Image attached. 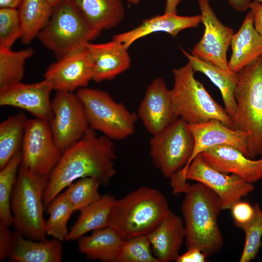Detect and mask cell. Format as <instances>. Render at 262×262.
Instances as JSON below:
<instances>
[{
  "mask_svg": "<svg viewBox=\"0 0 262 262\" xmlns=\"http://www.w3.org/2000/svg\"><path fill=\"white\" fill-rule=\"evenodd\" d=\"M116 153L112 140L98 136L89 128L78 141L63 151L61 158L49 176L44 191L48 205L61 192L78 179L92 177L108 185L115 174Z\"/></svg>",
  "mask_w": 262,
  "mask_h": 262,
  "instance_id": "cell-1",
  "label": "cell"
},
{
  "mask_svg": "<svg viewBox=\"0 0 262 262\" xmlns=\"http://www.w3.org/2000/svg\"><path fill=\"white\" fill-rule=\"evenodd\" d=\"M181 211L187 249L196 248L207 257L219 251L224 244L218 224L222 207L217 195L205 185H189L184 193Z\"/></svg>",
  "mask_w": 262,
  "mask_h": 262,
  "instance_id": "cell-2",
  "label": "cell"
},
{
  "mask_svg": "<svg viewBox=\"0 0 262 262\" xmlns=\"http://www.w3.org/2000/svg\"><path fill=\"white\" fill-rule=\"evenodd\" d=\"M169 210L166 199L161 192L142 187L116 199L107 227L124 240L147 235Z\"/></svg>",
  "mask_w": 262,
  "mask_h": 262,
  "instance_id": "cell-3",
  "label": "cell"
},
{
  "mask_svg": "<svg viewBox=\"0 0 262 262\" xmlns=\"http://www.w3.org/2000/svg\"><path fill=\"white\" fill-rule=\"evenodd\" d=\"M237 75L232 128L247 133V157H262V55Z\"/></svg>",
  "mask_w": 262,
  "mask_h": 262,
  "instance_id": "cell-4",
  "label": "cell"
},
{
  "mask_svg": "<svg viewBox=\"0 0 262 262\" xmlns=\"http://www.w3.org/2000/svg\"><path fill=\"white\" fill-rule=\"evenodd\" d=\"M194 73L188 62L173 70L174 85L170 97L175 116L190 125L216 119L232 128L231 117L195 78Z\"/></svg>",
  "mask_w": 262,
  "mask_h": 262,
  "instance_id": "cell-5",
  "label": "cell"
},
{
  "mask_svg": "<svg viewBox=\"0 0 262 262\" xmlns=\"http://www.w3.org/2000/svg\"><path fill=\"white\" fill-rule=\"evenodd\" d=\"M48 181L49 176L19 168L11 196L12 225L17 232L32 239H47L43 196Z\"/></svg>",
  "mask_w": 262,
  "mask_h": 262,
  "instance_id": "cell-6",
  "label": "cell"
},
{
  "mask_svg": "<svg viewBox=\"0 0 262 262\" xmlns=\"http://www.w3.org/2000/svg\"><path fill=\"white\" fill-rule=\"evenodd\" d=\"M100 33L88 24L69 0H63L54 7L37 37L58 59L85 46Z\"/></svg>",
  "mask_w": 262,
  "mask_h": 262,
  "instance_id": "cell-7",
  "label": "cell"
},
{
  "mask_svg": "<svg viewBox=\"0 0 262 262\" xmlns=\"http://www.w3.org/2000/svg\"><path fill=\"white\" fill-rule=\"evenodd\" d=\"M76 93L83 105L90 129L112 140H122L133 133L137 114L115 101L107 92L85 87Z\"/></svg>",
  "mask_w": 262,
  "mask_h": 262,
  "instance_id": "cell-8",
  "label": "cell"
},
{
  "mask_svg": "<svg viewBox=\"0 0 262 262\" xmlns=\"http://www.w3.org/2000/svg\"><path fill=\"white\" fill-rule=\"evenodd\" d=\"M153 164L165 178H170L188 163L194 147L189 124L181 118L170 123L149 141Z\"/></svg>",
  "mask_w": 262,
  "mask_h": 262,
  "instance_id": "cell-9",
  "label": "cell"
},
{
  "mask_svg": "<svg viewBox=\"0 0 262 262\" xmlns=\"http://www.w3.org/2000/svg\"><path fill=\"white\" fill-rule=\"evenodd\" d=\"M20 167L35 174L49 176L63 151L56 144L49 122L28 119L21 146Z\"/></svg>",
  "mask_w": 262,
  "mask_h": 262,
  "instance_id": "cell-10",
  "label": "cell"
},
{
  "mask_svg": "<svg viewBox=\"0 0 262 262\" xmlns=\"http://www.w3.org/2000/svg\"><path fill=\"white\" fill-rule=\"evenodd\" d=\"M49 126L54 140L63 151L90 128L83 105L76 93L56 91L51 101Z\"/></svg>",
  "mask_w": 262,
  "mask_h": 262,
  "instance_id": "cell-11",
  "label": "cell"
},
{
  "mask_svg": "<svg viewBox=\"0 0 262 262\" xmlns=\"http://www.w3.org/2000/svg\"><path fill=\"white\" fill-rule=\"evenodd\" d=\"M204 26L203 36L193 47L192 54L228 71L227 53L234 33L233 29L224 25L216 16L209 0H197Z\"/></svg>",
  "mask_w": 262,
  "mask_h": 262,
  "instance_id": "cell-12",
  "label": "cell"
},
{
  "mask_svg": "<svg viewBox=\"0 0 262 262\" xmlns=\"http://www.w3.org/2000/svg\"><path fill=\"white\" fill-rule=\"evenodd\" d=\"M187 180L200 182L213 191L219 197L223 210L229 209L241 198L255 189L254 185L240 177L216 169L202 158L200 154L193 160L185 173Z\"/></svg>",
  "mask_w": 262,
  "mask_h": 262,
  "instance_id": "cell-13",
  "label": "cell"
},
{
  "mask_svg": "<svg viewBox=\"0 0 262 262\" xmlns=\"http://www.w3.org/2000/svg\"><path fill=\"white\" fill-rule=\"evenodd\" d=\"M93 68L87 48H79L49 66L44 79L56 91L73 92L85 87L93 79Z\"/></svg>",
  "mask_w": 262,
  "mask_h": 262,
  "instance_id": "cell-14",
  "label": "cell"
},
{
  "mask_svg": "<svg viewBox=\"0 0 262 262\" xmlns=\"http://www.w3.org/2000/svg\"><path fill=\"white\" fill-rule=\"evenodd\" d=\"M53 90L49 82L15 85L0 89V105L22 109L35 118L50 123L53 116L51 92Z\"/></svg>",
  "mask_w": 262,
  "mask_h": 262,
  "instance_id": "cell-15",
  "label": "cell"
},
{
  "mask_svg": "<svg viewBox=\"0 0 262 262\" xmlns=\"http://www.w3.org/2000/svg\"><path fill=\"white\" fill-rule=\"evenodd\" d=\"M137 115L152 135L161 132L178 118L173 110L170 90L162 78H156L148 86Z\"/></svg>",
  "mask_w": 262,
  "mask_h": 262,
  "instance_id": "cell-16",
  "label": "cell"
},
{
  "mask_svg": "<svg viewBox=\"0 0 262 262\" xmlns=\"http://www.w3.org/2000/svg\"><path fill=\"white\" fill-rule=\"evenodd\" d=\"M189 128L194 137V147L188 163L180 170L184 177L195 157L213 147L221 145L230 146L238 149L246 156L247 134L245 132L230 128L216 119L198 124H189Z\"/></svg>",
  "mask_w": 262,
  "mask_h": 262,
  "instance_id": "cell-17",
  "label": "cell"
},
{
  "mask_svg": "<svg viewBox=\"0 0 262 262\" xmlns=\"http://www.w3.org/2000/svg\"><path fill=\"white\" fill-rule=\"evenodd\" d=\"M200 154L207 164L220 172L235 175L253 184L262 179V157L250 158L238 149L225 145L213 147Z\"/></svg>",
  "mask_w": 262,
  "mask_h": 262,
  "instance_id": "cell-18",
  "label": "cell"
},
{
  "mask_svg": "<svg viewBox=\"0 0 262 262\" xmlns=\"http://www.w3.org/2000/svg\"><path fill=\"white\" fill-rule=\"evenodd\" d=\"M86 47L93 65L94 82L111 80L131 65L128 49L118 41L112 39L104 43L90 42Z\"/></svg>",
  "mask_w": 262,
  "mask_h": 262,
  "instance_id": "cell-19",
  "label": "cell"
},
{
  "mask_svg": "<svg viewBox=\"0 0 262 262\" xmlns=\"http://www.w3.org/2000/svg\"><path fill=\"white\" fill-rule=\"evenodd\" d=\"M201 22L200 15L193 16H180L174 13H164L144 20L137 27L114 35L113 39L129 47L136 40L157 32L167 33L175 37L181 31L196 28Z\"/></svg>",
  "mask_w": 262,
  "mask_h": 262,
  "instance_id": "cell-20",
  "label": "cell"
},
{
  "mask_svg": "<svg viewBox=\"0 0 262 262\" xmlns=\"http://www.w3.org/2000/svg\"><path fill=\"white\" fill-rule=\"evenodd\" d=\"M147 236L160 262L176 261L185 238L184 222L169 210Z\"/></svg>",
  "mask_w": 262,
  "mask_h": 262,
  "instance_id": "cell-21",
  "label": "cell"
},
{
  "mask_svg": "<svg viewBox=\"0 0 262 262\" xmlns=\"http://www.w3.org/2000/svg\"><path fill=\"white\" fill-rule=\"evenodd\" d=\"M231 54L228 61L229 69L237 73L262 55V36L255 28L252 13L250 10L230 44Z\"/></svg>",
  "mask_w": 262,
  "mask_h": 262,
  "instance_id": "cell-22",
  "label": "cell"
},
{
  "mask_svg": "<svg viewBox=\"0 0 262 262\" xmlns=\"http://www.w3.org/2000/svg\"><path fill=\"white\" fill-rule=\"evenodd\" d=\"M93 29L101 32L120 24L125 17L123 0H69Z\"/></svg>",
  "mask_w": 262,
  "mask_h": 262,
  "instance_id": "cell-23",
  "label": "cell"
},
{
  "mask_svg": "<svg viewBox=\"0 0 262 262\" xmlns=\"http://www.w3.org/2000/svg\"><path fill=\"white\" fill-rule=\"evenodd\" d=\"M61 242L55 238L35 240L16 231L13 233V244L8 258L15 262H60L63 254Z\"/></svg>",
  "mask_w": 262,
  "mask_h": 262,
  "instance_id": "cell-24",
  "label": "cell"
},
{
  "mask_svg": "<svg viewBox=\"0 0 262 262\" xmlns=\"http://www.w3.org/2000/svg\"><path fill=\"white\" fill-rule=\"evenodd\" d=\"M181 50L188 59L195 72H199L206 75L219 89L222 97L224 108L232 118L237 107L234 94L238 83L237 73L226 70L203 61L182 48Z\"/></svg>",
  "mask_w": 262,
  "mask_h": 262,
  "instance_id": "cell-25",
  "label": "cell"
},
{
  "mask_svg": "<svg viewBox=\"0 0 262 262\" xmlns=\"http://www.w3.org/2000/svg\"><path fill=\"white\" fill-rule=\"evenodd\" d=\"M123 241L114 229L107 227L80 238L78 247L91 260L115 262Z\"/></svg>",
  "mask_w": 262,
  "mask_h": 262,
  "instance_id": "cell-26",
  "label": "cell"
},
{
  "mask_svg": "<svg viewBox=\"0 0 262 262\" xmlns=\"http://www.w3.org/2000/svg\"><path fill=\"white\" fill-rule=\"evenodd\" d=\"M116 200L113 196L106 194L81 210L77 221L69 231L66 241L79 239L89 231L107 227Z\"/></svg>",
  "mask_w": 262,
  "mask_h": 262,
  "instance_id": "cell-27",
  "label": "cell"
},
{
  "mask_svg": "<svg viewBox=\"0 0 262 262\" xmlns=\"http://www.w3.org/2000/svg\"><path fill=\"white\" fill-rule=\"evenodd\" d=\"M54 7L48 0H21L17 9L21 27V42L28 45L49 21Z\"/></svg>",
  "mask_w": 262,
  "mask_h": 262,
  "instance_id": "cell-28",
  "label": "cell"
},
{
  "mask_svg": "<svg viewBox=\"0 0 262 262\" xmlns=\"http://www.w3.org/2000/svg\"><path fill=\"white\" fill-rule=\"evenodd\" d=\"M28 118L23 113L12 115L0 124V169L21 150Z\"/></svg>",
  "mask_w": 262,
  "mask_h": 262,
  "instance_id": "cell-29",
  "label": "cell"
},
{
  "mask_svg": "<svg viewBox=\"0 0 262 262\" xmlns=\"http://www.w3.org/2000/svg\"><path fill=\"white\" fill-rule=\"evenodd\" d=\"M34 53L29 48L18 51L0 47V89L21 82L25 62Z\"/></svg>",
  "mask_w": 262,
  "mask_h": 262,
  "instance_id": "cell-30",
  "label": "cell"
},
{
  "mask_svg": "<svg viewBox=\"0 0 262 262\" xmlns=\"http://www.w3.org/2000/svg\"><path fill=\"white\" fill-rule=\"evenodd\" d=\"M21 159L20 150L0 169V223L9 227L13 224L11 196Z\"/></svg>",
  "mask_w": 262,
  "mask_h": 262,
  "instance_id": "cell-31",
  "label": "cell"
},
{
  "mask_svg": "<svg viewBox=\"0 0 262 262\" xmlns=\"http://www.w3.org/2000/svg\"><path fill=\"white\" fill-rule=\"evenodd\" d=\"M47 206L49 218L45 224L46 234L61 242L66 240L67 223L74 211L64 192Z\"/></svg>",
  "mask_w": 262,
  "mask_h": 262,
  "instance_id": "cell-32",
  "label": "cell"
},
{
  "mask_svg": "<svg viewBox=\"0 0 262 262\" xmlns=\"http://www.w3.org/2000/svg\"><path fill=\"white\" fill-rule=\"evenodd\" d=\"M101 185L96 179L85 177L74 181L64 192L74 212L82 209L98 200L101 196L98 188Z\"/></svg>",
  "mask_w": 262,
  "mask_h": 262,
  "instance_id": "cell-33",
  "label": "cell"
},
{
  "mask_svg": "<svg viewBox=\"0 0 262 262\" xmlns=\"http://www.w3.org/2000/svg\"><path fill=\"white\" fill-rule=\"evenodd\" d=\"M252 219L241 229L245 235L240 262H249L255 259L262 246V210L258 203L254 205Z\"/></svg>",
  "mask_w": 262,
  "mask_h": 262,
  "instance_id": "cell-34",
  "label": "cell"
},
{
  "mask_svg": "<svg viewBox=\"0 0 262 262\" xmlns=\"http://www.w3.org/2000/svg\"><path fill=\"white\" fill-rule=\"evenodd\" d=\"M147 235L124 240L115 262H160Z\"/></svg>",
  "mask_w": 262,
  "mask_h": 262,
  "instance_id": "cell-35",
  "label": "cell"
},
{
  "mask_svg": "<svg viewBox=\"0 0 262 262\" xmlns=\"http://www.w3.org/2000/svg\"><path fill=\"white\" fill-rule=\"evenodd\" d=\"M22 35L17 9H0V47L11 49Z\"/></svg>",
  "mask_w": 262,
  "mask_h": 262,
  "instance_id": "cell-36",
  "label": "cell"
},
{
  "mask_svg": "<svg viewBox=\"0 0 262 262\" xmlns=\"http://www.w3.org/2000/svg\"><path fill=\"white\" fill-rule=\"evenodd\" d=\"M229 209L235 225L239 228L249 222L254 214V206L241 200L235 203Z\"/></svg>",
  "mask_w": 262,
  "mask_h": 262,
  "instance_id": "cell-37",
  "label": "cell"
},
{
  "mask_svg": "<svg viewBox=\"0 0 262 262\" xmlns=\"http://www.w3.org/2000/svg\"><path fill=\"white\" fill-rule=\"evenodd\" d=\"M9 226L0 223V262L8 258L13 244V233Z\"/></svg>",
  "mask_w": 262,
  "mask_h": 262,
  "instance_id": "cell-38",
  "label": "cell"
},
{
  "mask_svg": "<svg viewBox=\"0 0 262 262\" xmlns=\"http://www.w3.org/2000/svg\"><path fill=\"white\" fill-rule=\"evenodd\" d=\"M208 257L200 249L196 248L187 249L182 255H179L176 260L177 262H205Z\"/></svg>",
  "mask_w": 262,
  "mask_h": 262,
  "instance_id": "cell-39",
  "label": "cell"
},
{
  "mask_svg": "<svg viewBox=\"0 0 262 262\" xmlns=\"http://www.w3.org/2000/svg\"><path fill=\"white\" fill-rule=\"evenodd\" d=\"M249 9L253 16L255 28L262 36V4L253 1L251 2Z\"/></svg>",
  "mask_w": 262,
  "mask_h": 262,
  "instance_id": "cell-40",
  "label": "cell"
},
{
  "mask_svg": "<svg viewBox=\"0 0 262 262\" xmlns=\"http://www.w3.org/2000/svg\"><path fill=\"white\" fill-rule=\"evenodd\" d=\"M229 5L236 11L245 12L249 9L250 0H227Z\"/></svg>",
  "mask_w": 262,
  "mask_h": 262,
  "instance_id": "cell-41",
  "label": "cell"
},
{
  "mask_svg": "<svg viewBox=\"0 0 262 262\" xmlns=\"http://www.w3.org/2000/svg\"><path fill=\"white\" fill-rule=\"evenodd\" d=\"M180 0H166L164 13L177 14V8Z\"/></svg>",
  "mask_w": 262,
  "mask_h": 262,
  "instance_id": "cell-42",
  "label": "cell"
},
{
  "mask_svg": "<svg viewBox=\"0 0 262 262\" xmlns=\"http://www.w3.org/2000/svg\"><path fill=\"white\" fill-rule=\"evenodd\" d=\"M21 0H0V8L17 9Z\"/></svg>",
  "mask_w": 262,
  "mask_h": 262,
  "instance_id": "cell-43",
  "label": "cell"
},
{
  "mask_svg": "<svg viewBox=\"0 0 262 262\" xmlns=\"http://www.w3.org/2000/svg\"><path fill=\"white\" fill-rule=\"evenodd\" d=\"M50 4L54 7L63 0H48Z\"/></svg>",
  "mask_w": 262,
  "mask_h": 262,
  "instance_id": "cell-44",
  "label": "cell"
},
{
  "mask_svg": "<svg viewBox=\"0 0 262 262\" xmlns=\"http://www.w3.org/2000/svg\"><path fill=\"white\" fill-rule=\"evenodd\" d=\"M128 3L132 4H137L139 3L141 0H124Z\"/></svg>",
  "mask_w": 262,
  "mask_h": 262,
  "instance_id": "cell-45",
  "label": "cell"
},
{
  "mask_svg": "<svg viewBox=\"0 0 262 262\" xmlns=\"http://www.w3.org/2000/svg\"><path fill=\"white\" fill-rule=\"evenodd\" d=\"M254 1L259 2L262 4V0H253Z\"/></svg>",
  "mask_w": 262,
  "mask_h": 262,
  "instance_id": "cell-46",
  "label": "cell"
}]
</instances>
